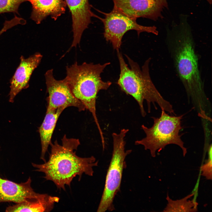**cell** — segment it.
<instances>
[{"instance_id":"obj_13","label":"cell","mask_w":212,"mask_h":212,"mask_svg":"<svg viewBox=\"0 0 212 212\" xmlns=\"http://www.w3.org/2000/svg\"><path fill=\"white\" fill-rule=\"evenodd\" d=\"M32 6L31 19L37 24H40L47 16L56 21L66 11L65 0H24Z\"/></svg>"},{"instance_id":"obj_12","label":"cell","mask_w":212,"mask_h":212,"mask_svg":"<svg viewBox=\"0 0 212 212\" xmlns=\"http://www.w3.org/2000/svg\"><path fill=\"white\" fill-rule=\"evenodd\" d=\"M42 57L39 53H36L26 59L21 57L20 64L11 81L10 102H13L16 95L22 90L28 87L31 75L40 63Z\"/></svg>"},{"instance_id":"obj_7","label":"cell","mask_w":212,"mask_h":212,"mask_svg":"<svg viewBox=\"0 0 212 212\" xmlns=\"http://www.w3.org/2000/svg\"><path fill=\"white\" fill-rule=\"evenodd\" d=\"M105 16L102 18L96 15L100 19L104 26V38L111 43L114 49L119 50L124 34L130 30L137 31L138 36L142 32H147L157 35L158 32L155 26H146L138 24L136 19L129 16L114 6L112 10L108 13L101 11Z\"/></svg>"},{"instance_id":"obj_14","label":"cell","mask_w":212,"mask_h":212,"mask_svg":"<svg viewBox=\"0 0 212 212\" xmlns=\"http://www.w3.org/2000/svg\"><path fill=\"white\" fill-rule=\"evenodd\" d=\"M62 108L56 110L47 109L43 121L39 128V132L41 145L40 158L44 162H46L45 155L51 142L52 135L57 120L63 111Z\"/></svg>"},{"instance_id":"obj_16","label":"cell","mask_w":212,"mask_h":212,"mask_svg":"<svg viewBox=\"0 0 212 212\" xmlns=\"http://www.w3.org/2000/svg\"><path fill=\"white\" fill-rule=\"evenodd\" d=\"M194 193L190 194L179 200H173L169 197L168 193L166 197L168 202L163 212H194L198 211V203L188 199L194 196Z\"/></svg>"},{"instance_id":"obj_6","label":"cell","mask_w":212,"mask_h":212,"mask_svg":"<svg viewBox=\"0 0 212 212\" xmlns=\"http://www.w3.org/2000/svg\"><path fill=\"white\" fill-rule=\"evenodd\" d=\"M128 131V129L124 128L118 133L113 132L112 134V155L97 212L112 211L115 209L113 200L120 191L123 170L126 166L125 159L132 151L130 150H125V138Z\"/></svg>"},{"instance_id":"obj_17","label":"cell","mask_w":212,"mask_h":212,"mask_svg":"<svg viewBox=\"0 0 212 212\" xmlns=\"http://www.w3.org/2000/svg\"><path fill=\"white\" fill-rule=\"evenodd\" d=\"M24 0H0V14L13 12L19 14V6Z\"/></svg>"},{"instance_id":"obj_19","label":"cell","mask_w":212,"mask_h":212,"mask_svg":"<svg viewBox=\"0 0 212 212\" xmlns=\"http://www.w3.org/2000/svg\"><path fill=\"white\" fill-rule=\"evenodd\" d=\"M7 30V27L5 26H4L2 29L0 31V36Z\"/></svg>"},{"instance_id":"obj_1","label":"cell","mask_w":212,"mask_h":212,"mask_svg":"<svg viewBox=\"0 0 212 212\" xmlns=\"http://www.w3.org/2000/svg\"><path fill=\"white\" fill-rule=\"evenodd\" d=\"M62 141L61 145L57 140L51 143V151L47 162L32 165L37 168L36 171L44 173L47 180L53 181L58 188L65 191V185L70 186L76 176L78 175L79 181L83 173L93 176V168L97 166L98 161L93 156L81 158L77 155L76 150L80 144L78 139L68 138L65 135Z\"/></svg>"},{"instance_id":"obj_11","label":"cell","mask_w":212,"mask_h":212,"mask_svg":"<svg viewBox=\"0 0 212 212\" xmlns=\"http://www.w3.org/2000/svg\"><path fill=\"white\" fill-rule=\"evenodd\" d=\"M31 182L30 177L26 182L18 183L0 177V203L12 202L17 203L45 197L47 194H40L34 191L31 186Z\"/></svg>"},{"instance_id":"obj_18","label":"cell","mask_w":212,"mask_h":212,"mask_svg":"<svg viewBox=\"0 0 212 212\" xmlns=\"http://www.w3.org/2000/svg\"><path fill=\"white\" fill-rule=\"evenodd\" d=\"M212 144L209 146L208 150V159L204 164L201 167L202 172L201 175L205 177L207 180H211L212 179Z\"/></svg>"},{"instance_id":"obj_2","label":"cell","mask_w":212,"mask_h":212,"mask_svg":"<svg viewBox=\"0 0 212 212\" xmlns=\"http://www.w3.org/2000/svg\"><path fill=\"white\" fill-rule=\"evenodd\" d=\"M166 44L176 73L188 96L198 99L205 97L198 58L190 28L180 24L168 31Z\"/></svg>"},{"instance_id":"obj_5","label":"cell","mask_w":212,"mask_h":212,"mask_svg":"<svg viewBox=\"0 0 212 212\" xmlns=\"http://www.w3.org/2000/svg\"><path fill=\"white\" fill-rule=\"evenodd\" d=\"M183 116L170 115L165 111L161 110L159 117H152L153 124L151 127L141 126L145 136L136 140L135 144L143 146L145 150L150 151L153 157H155L157 151H160L167 145L175 144L182 149L185 156L187 153V148L181 138V135L179 134L182 128L181 120Z\"/></svg>"},{"instance_id":"obj_15","label":"cell","mask_w":212,"mask_h":212,"mask_svg":"<svg viewBox=\"0 0 212 212\" xmlns=\"http://www.w3.org/2000/svg\"><path fill=\"white\" fill-rule=\"evenodd\" d=\"M59 198L47 194L39 199H29L7 207L6 212H49L53 208L55 203L58 202Z\"/></svg>"},{"instance_id":"obj_4","label":"cell","mask_w":212,"mask_h":212,"mask_svg":"<svg viewBox=\"0 0 212 212\" xmlns=\"http://www.w3.org/2000/svg\"><path fill=\"white\" fill-rule=\"evenodd\" d=\"M110 64L84 62L79 65L76 62L66 68L67 76L64 79L74 95L91 113L99 132L102 130L96 114L97 97L100 91L107 90L112 84L110 81H104L100 76Z\"/></svg>"},{"instance_id":"obj_20","label":"cell","mask_w":212,"mask_h":212,"mask_svg":"<svg viewBox=\"0 0 212 212\" xmlns=\"http://www.w3.org/2000/svg\"><path fill=\"white\" fill-rule=\"evenodd\" d=\"M206 0L209 4H212V0Z\"/></svg>"},{"instance_id":"obj_3","label":"cell","mask_w":212,"mask_h":212,"mask_svg":"<svg viewBox=\"0 0 212 212\" xmlns=\"http://www.w3.org/2000/svg\"><path fill=\"white\" fill-rule=\"evenodd\" d=\"M120 68V73L117 83L121 90L127 95L132 97L137 102L141 115H146L144 102H146L148 112H150L151 104L157 107L158 104L161 110L175 114L171 104L165 99L158 90L151 79L149 72L148 58L140 68L138 64L127 55H125L130 66L126 64L122 54L117 51Z\"/></svg>"},{"instance_id":"obj_8","label":"cell","mask_w":212,"mask_h":212,"mask_svg":"<svg viewBox=\"0 0 212 212\" xmlns=\"http://www.w3.org/2000/svg\"><path fill=\"white\" fill-rule=\"evenodd\" d=\"M47 97V109L64 110L69 107L77 108L80 111L85 110L83 104L74 95L65 79L57 80L54 77L53 69L47 70L45 74Z\"/></svg>"},{"instance_id":"obj_10","label":"cell","mask_w":212,"mask_h":212,"mask_svg":"<svg viewBox=\"0 0 212 212\" xmlns=\"http://www.w3.org/2000/svg\"><path fill=\"white\" fill-rule=\"evenodd\" d=\"M71 14L73 40L71 47L79 44L84 31L91 22L95 15L91 10L89 0H65Z\"/></svg>"},{"instance_id":"obj_9","label":"cell","mask_w":212,"mask_h":212,"mask_svg":"<svg viewBox=\"0 0 212 212\" xmlns=\"http://www.w3.org/2000/svg\"><path fill=\"white\" fill-rule=\"evenodd\" d=\"M114 6L134 19L143 17L156 21L168 6L167 0H112Z\"/></svg>"}]
</instances>
